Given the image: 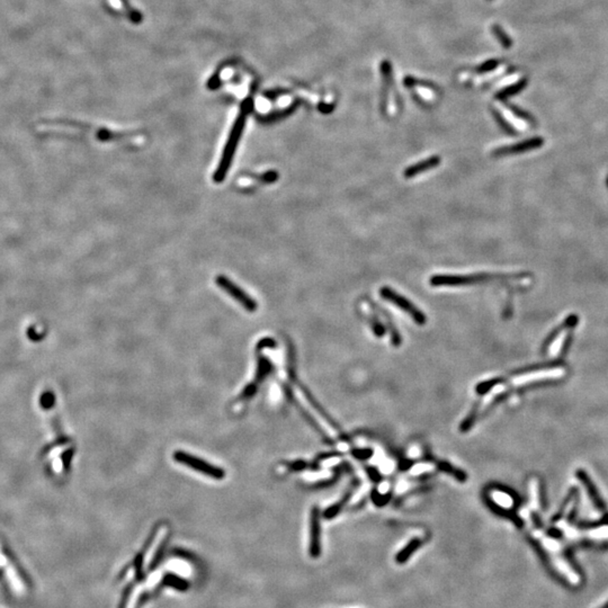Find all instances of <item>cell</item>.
<instances>
[{
  "label": "cell",
  "instance_id": "1",
  "mask_svg": "<svg viewBox=\"0 0 608 608\" xmlns=\"http://www.w3.org/2000/svg\"><path fill=\"white\" fill-rule=\"evenodd\" d=\"M251 108H252V100L246 99L243 106H241L240 115L238 116L237 121L234 122L231 132H230L229 139L227 141L226 146H224L223 155H222V158L220 160V163L214 173L213 179L215 182H222L224 180V178H226L229 168L231 167L235 150H237L238 143H239L241 135H243V132L245 130L247 116H248V114L250 113Z\"/></svg>",
  "mask_w": 608,
  "mask_h": 608
},
{
  "label": "cell",
  "instance_id": "11",
  "mask_svg": "<svg viewBox=\"0 0 608 608\" xmlns=\"http://www.w3.org/2000/svg\"><path fill=\"white\" fill-rule=\"evenodd\" d=\"M301 390H302V391H303V393H304V395H305V398L308 399V401H309V402L311 403V406L314 407V408H315V409H316V410L319 412V414H320V415H321V416L324 418V420L328 421V422L330 423V426H331L333 428H335L336 430H338V432H340V428H339L338 425H336V422L333 420V419L330 418V417H329V416L326 414V411H324V410L321 408V407L318 404V402H317V401H316L314 398H312V395L310 394V392L308 391V390H306L304 386H301Z\"/></svg>",
  "mask_w": 608,
  "mask_h": 608
},
{
  "label": "cell",
  "instance_id": "6",
  "mask_svg": "<svg viewBox=\"0 0 608 608\" xmlns=\"http://www.w3.org/2000/svg\"><path fill=\"white\" fill-rule=\"evenodd\" d=\"M321 524H320V510L318 507H314L311 510L310 518V544L309 554L310 557L317 559L321 556Z\"/></svg>",
  "mask_w": 608,
  "mask_h": 608
},
{
  "label": "cell",
  "instance_id": "3",
  "mask_svg": "<svg viewBox=\"0 0 608 608\" xmlns=\"http://www.w3.org/2000/svg\"><path fill=\"white\" fill-rule=\"evenodd\" d=\"M380 294L383 299L395 304L399 309L403 310L406 314H408L412 318V320L418 323L419 326H422V324L426 323V316H425L418 308H416V305L414 303L410 302L409 300H407L402 295L394 292L390 287H382L380 290Z\"/></svg>",
  "mask_w": 608,
  "mask_h": 608
},
{
  "label": "cell",
  "instance_id": "10",
  "mask_svg": "<svg viewBox=\"0 0 608 608\" xmlns=\"http://www.w3.org/2000/svg\"><path fill=\"white\" fill-rule=\"evenodd\" d=\"M354 490H355V486H352L351 489H349V491H348L347 493H345V495L340 499L339 503H336L334 506H331V507H330V508H328L326 511H324L323 517L326 518V519H331V518L337 516L338 513L341 511V509L344 508L345 505H347L348 501H349V499L352 498V494L354 492Z\"/></svg>",
  "mask_w": 608,
  "mask_h": 608
},
{
  "label": "cell",
  "instance_id": "22",
  "mask_svg": "<svg viewBox=\"0 0 608 608\" xmlns=\"http://www.w3.org/2000/svg\"><path fill=\"white\" fill-rule=\"evenodd\" d=\"M600 608H608V600H607V601H606V603H605V604H604V605H603V606H601V607H600Z\"/></svg>",
  "mask_w": 608,
  "mask_h": 608
},
{
  "label": "cell",
  "instance_id": "4",
  "mask_svg": "<svg viewBox=\"0 0 608 608\" xmlns=\"http://www.w3.org/2000/svg\"><path fill=\"white\" fill-rule=\"evenodd\" d=\"M499 275L490 274H474V275H435L430 280V284L433 286H459L475 284V283L491 281L492 279H499Z\"/></svg>",
  "mask_w": 608,
  "mask_h": 608
},
{
  "label": "cell",
  "instance_id": "21",
  "mask_svg": "<svg viewBox=\"0 0 608 608\" xmlns=\"http://www.w3.org/2000/svg\"><path fill=\"white\" fill-rule=\"evenodd\" d=\"M304 466H305L304 462L299 461V462H294V463L288 464V469L290 470H303Z\"/></svg>",
  "mask_w": 608,
  "mask_h": 608
},
{
  "label": "cell",
  "instance_id": "2",
  "mask_svg": "<svg viewBox=\"0 0 608 608\" xmlns=\"http://www.w3.org/2000/svg\"><path fill=\"white\" fill-rule=\"evenodd\" d=\"M174 459L176 462H178L182 465H186V466H188V468H191L192 470L198 472V473H202L206 476L211 477V479L222 480L224 475H226V472H224L222 469L217 468V466H215V465H212L208 462H205L204 459H200L199 457L191 455V454L185 453V452H180V451L175 452Z\"/></svg>",
  "mask_w": 608,
  "mask_h": 608
},
{
  "label": "cell",
  "instance_id": "13",
  "mask_svg": "<svg viewBox=\"0 0 608 608\" xmlns=\"http://www.w3.org/2000/svg\"><path fill=\"white\" fill-rule=\"evenodd\" d=\"M477 407H479V406H477V403H476L474 406V408L472 409V411L469 414V416L466 417L464 419V420L462 421L461 427H459V429H461V432H463V433L468 432V430H470L472 428V426H473V425H474V422L476 420V417H477Z\"/></svg>",
  "mask_w": 608,
  "mask_h": 608
},
{
  "label": "cell",
  "instance_id": "12",
  "mask_svg": "<svg viewBox=\"0 0 608 608\" xmlns=\"http://www.w3.org/2000/svg\"><path fill=\"white\" fill-rule=\"evenodd\" d=\"M438 466H439V469L441 471H444V472H446V473L453 475L459 482H465L466 481V473H465V472H463L461 470H458L456 468H454V466H452L450 463H447V462H439L438 463Z\"/></svg>",
  "mask_w": 608,
  "mask_h": 608
},
{
  "label": "cell",
  "instance_id": "20",
  "mask_svg": "<svg viewBox=\"0 0 608 608\" xmlns=\"http://www.w3.org/2000/svg\"><path fill=\"white\" fill-rule=\"evenodd\" d=\"M546 533H547V535H548V536L552 537V539H561V537H562V533H561L560 530H559V529H557V528H551V529H548Z\"/></svg>",
  "mask_w": 608,
  "mask_h": 608
},
{
  "label": "cell",
  "instance_id": "16",
  "mask_svg": "<svg viewBox=\"0 0 608 608\" xmlns=\"http://www.w3.org/2000/svg\"><path fill=\"white\" fill-rule=\"evenodd\" d=\"M576 494H577V490H576V489H574V490H572V491H571V493L568 495V498L565 499V501H564V505H563L562 507H561V509H560V510L557 512V515L552 518V522H553V523L559 522L560 519L562 518V516L564 515V511H565V509H566V507H568V505L570 504V501L574 500V498H575V495H576Z\"/></svg>",
  "mask_w": 608,
  "mask_h": 608
},
{
  "label": "cell",
  "instance_id": "5",
  "mask_svg": "<svg viewBox=\"0 0 608 608\" xmlns=\"http://www.w3.org/2000/svg\"><path fill=\"white\" fill-rule=\"evenodd\" d=\"M216 284L219 285L223 291H226L229 295H231V297L235 301H237V302H239L241 305H243L247 311L253 312V311L257 310V303L255 302V301H253L246 292L241 290L239 286L235 285L233 282L227 279L226 276H222V275L217 276L216 277Z\"/></svg>",
  "mask_w": 608,
  "mask_h": 608
},
{
  "label": "cell",
  "instance_id": "15",
  "mask_svg": "<svg viewBox=\"0 0 608 608\" xmlns=\"http://www.w3.org/2000/svg\"><path fill=\"white\" fill-rule=\"evenodd\" d=\"M7 576H8V579L10 580V582H11V584H13V587H14V589L16 590V592L22 593L23 590H24V584L22 583V581L20 579V577H19V575L16 574V571L14 570V568H11V566H8V568H7Z\"/></svg>",
  "mask_w": 608,
  "mask_h": 608
},
{
  "label": "cell",
  "instance_id": "9",
  "mask_svg": "<svg viewBox=\"0 0 608 608\" xmlns=\"http://www.w3.org/2000/svg\"><path fill=\"white\" fill-rule=\"evenodd\" d=\"M422 545V540L421 539H414L411 540L408 544H407L402 550H401L398 554L397 557H395V562L398 564H403L406 563L407 561H408L411 557L412 554H414L419 547Z\"/></svg>",
  "mask_w": 608,
  "mask_h": 608
},
{
  "label": "cell",
  "instance_id": "7",
  "mask_svg": "<svg viewBox=\"0 0 608 608\" xmlns=\"http://www.w3.org/2000/svg\"><path fill=\"white\" fill-rule=\"evenodd\" d=\"M439 162H440L439 157H436V156L430 157V158L426 159V160L420 161V162L414 164V166H410L409 168H407L404 171V177H407V178H411V177H415L419 174L423 173V171L437 167Z\"/></svg>",
  "mask_w": 608,
  "mask_h": 608
},
{
  "label": "cell",
  "instance_id": "19",
  "mask_svg": "<svg viewBox=\"0 0 608 608\" xmlns=\"http://www.w3.org/2000/svg\"><path fill=\"white\" fill-rule=\"evenodd\" d=\"M354 455H355L358 458L364 459V458H367V457H370L372 455V451H370V450H366V451H364V450H362V451H356V452H354Z\"/></svg>",
  "mask_w": 608,
  "mask_h": 608
},
{
  "label": "cell",
  "instance_id": "17",
  "mask_svg": "<svg viewBox=\"0 0 608 608\" xmlns=\"http://www.w3.org/2000/svg\"><path fill=\"white\" fill-rule=\"evenodd\" d=\"M166 581L170 584V586H174L177 589H185L186 588V582L184 580L179 579V578L169 577V578H167Z\"/></svg>",
  "mask_w": 608,
  "mask_h": 608
},
{
  "label": "cell",
  "instance_id": "18",
  "mask_svg": "<svg viewBox=\"0 0 608 608\" xmlns=\"http://www.w3.org/2000/svg\"><path fill=\"white\" fill-rule=\"evenodd\" d=\"M41 403H42L43 408H46V409L51 408L52 404L54 403V397H53V394L49 393V392L45 393L42 397V399H41Z\"/></svg>",
  "mask_w": 608,
  "mask_h": 608
},
{
  "label": "cell",
  "instance_id": "14",
  "mask_svg": "<svg viewBox=\"0 0 608 608\" xmlns=\"http://www.w3.org/2000/svg\"><path fill=\"white\" fill-rule=\"evenodd\" d=\"M503 382H504L503 379H492V380H489V381L481 382L480 384H477V386H476V393L480 394V395L486 394L492 388H494L497 384H500V383H503Z\"/></svg>",
  "mask_w": 608,
  "mask_h": 608
},
{
  "label": "cell",
  "instance_id": "8",
  "mask_svg": "<svg viewBox=\"0 0 608 608\" xmlns=\"http://www.w3.org/2000/svg\"><path fill=\"white\" fill-rule=\"evenodd\" d=\"M577 475H578V477H579V480L583 482V485L586 486V488H587V490H588V492H589V494H590V497H592V499H593V501H594V504H595L596 506H597L600 510L605 511V510H606V506H605V503H604V501L601 500V498L599 497V494H598V492H597V490H596V487L594 486V483L592 482V480L589 479V476L586 474V472L582 471V470H580V471H578V472H577Z\"/></svg>",
  "mask_w": 608,
  "mask_h": 608
}]
</instances>
